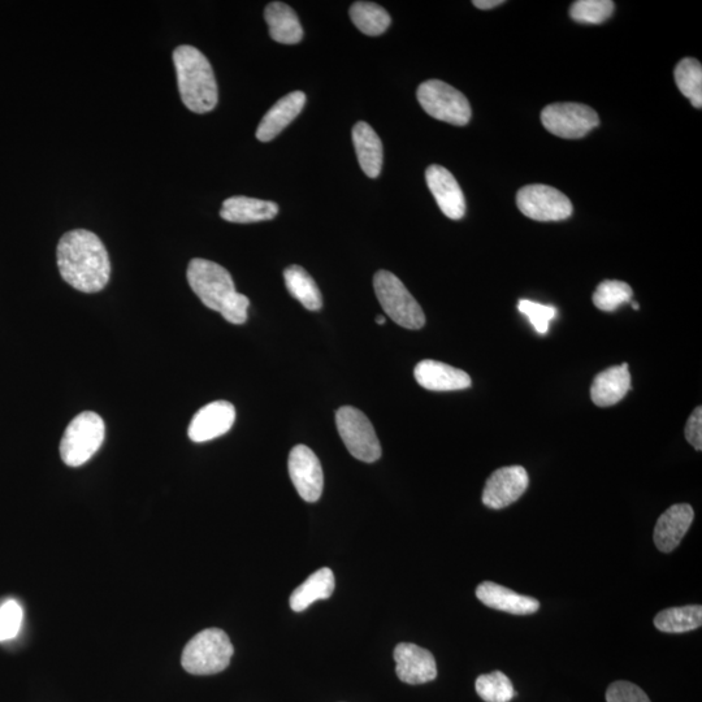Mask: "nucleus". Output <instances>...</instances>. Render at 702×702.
Listing matches in <instances>:
<instances>
[{
    "mask_svg": "<svg viewBox=\"0 0 702 702\" xmlns=\"http://www.w3.org/2000/svg\"><path fill=\"white\" fill-rule=\"evenodd\" d=\"M56 260L60 275L82 293L101 292L111 276L110 257L101 238L85 229H76L60 238Z\"/></svg>",
    "mask_w": 702,
    "mask_h": 702,
    "instance_id": "nucleus-1",
    "label": "nucleus"
},
{
    "mask_svg": "<svg viewBox=\"0 0 702 702\" xmlns=\"http://www.w3.org/2000/svg\"><path fill=\"white\" fill-rule=\"evenodd\" d=\"M188 283L203 305L219 312L228 323L244 324L249 298L238 293L231 273L211 260L195 258L189 263Z\"/></svg>",
    "mask_w": 702,
    "mask_h": 702,
    "instance_id": "nucleus-2",
    "label": "nucleus"
},
{
    "mask_svg": "<svg viewBox=\"0 0 702 702\" xmlns=\"http://www.w3.org/2000/svg\"><path fill=\"white\" fill-rule=\"evenodd\" d=\"M181 101L195 114H207L218 106V84L210 62L193 46H179L173 51Z\"/></svg>",
    "mask_w": 702,
    "mask_h": 702,
    "instance_id": "nucleus-3",
    "label": "nucleus"
},
{
    "mask_svg": "<svg viewBox=\"0 0 702 702\" xmlns=\"http://www.w3.org/2000/svg\"><path fill=\"white\" fill-rule=\"evenodd\" d=\"M233 654L229 636L220 628H207L186 644L181 665L193 675L218 674L227 669Z\"/></svg>",
    "mask_w": 702,
    "mask_h": 702,
    "instance_id": "nucleus-4",
    "label": "nucleus"
},
{
    "mask_svg": "<svg viewBox=\"0 0 702 702\" xmlns=\"http://www.w3.org/2000/svg\"><path fill=\"white\" fill-rule=\"evenodd\" d=\"M106 436L103 419L93 411L77 415L65 429L60 455L69 467L85 465L101 449Z\"/></svg>",
    "mask_w": 702,
    "mask_h": 702,
    "instance_id": "nucleus-5",
    "label": "nucleus"
},
{
    "mask_svg": "<svg viewBox=\"0 0 702 702\" xmlns=\"http://www.w3.org/2000/svg\"><path fill=\"white\" fill-rule=\"evenodd\" d=\"M374 288L381 307L394 323L406 329L424 327L426 315L422 307L396 275L388 271L377 272Z\"/></svg>",
    "mask_w": 702,
    "mask_h": 702,
    "instance_id": "nucleus-6",
    "label": "nucleus"
},
{
    "mask_svg": "<svg viewBox=\"0 0 702 702\" xmlns=\"http://www.w3.org/2000/svg\"><path fill=\"white\" fill-rule=\"evenodd\" d=\"M420 106L433 119L463 127L471 119L468 99L453 86L440 80H428L416 93Z\"/></svg>",
    "mask_w": 702,
    "mask_h": 702,
    "instance_id": "nucleus-7",
    "label": "nucleus"
},
{
    "mask_svg": "<svg viewBox=\"0 0 702 702\" xmlns=\"http://www.w3.org/2000/svg\"><path fill=\"white\" fill-rule=\"evenodd\" d=\"M338 433L349 453L359 461L374 463L381 457V445L370 419L355 407L344 406L336 413Z\"/></svg>",
    "mask_w": 702,
    "mask_h": 702,
    "instance_id": "nucleus-8",
    "label": "nucleus"
},
{
    "mask_svg": "<svg viewBox=\"0 0 702 702\" xmlns=\"http://www.w3.org/2000/svg\"><path fill=\"white\" fill-rule=\"evenodd\" d=\"M541 123L554 136L578 140L598 127L600 117L593 108L580 103H554L541 112Z\"/></svg>",
    "mask_w": 702,
    "mask_h": 702,
    "instance_id": "nucleus-9",
    "label": "nucleus"
},
{
    "mask_svg": "<svg viewBox=\"0 0 702 702\" xmlns=\"http://www.w3.org/2000/svg\"><path fill=\"white\" fill-rule=\"evenodd\" d=\"M517 206L524 216L536 221H561L572 215V203L565 194L548 185H528L517 194Z\"/></svg>",
    "mask_w": 702,
    "mask_h": 702,
    "instance_id": "nucleus-10",
    "label": "nucleus"
},
{
    "mask_svg": "<svg viewBox=\"0 0 702 702\" xmlns=\"http://www.w3.org/2000/svg\"><path fill=\"white\" fill-rule=\"evenodd\" d=\"M290 479L299 496L306 502H316L322 497L324 487L323 468L319 458L309 446H294L289 454Z\"/></svg>",
    "mask_w": 702,
    "mask_h": 702,
    "instance_id": "nucleus-11",
    "label": "nucleus"
},
{
    "mask_svg": "<svg viewBox=\"0 0 702 702\" xmlns=\"http://www.w3.org/2000/svg\"><path fill=\"white\" fill-rule=\"evenodd\" d=\"M530 485L526 468L507 466L498 468L489 476L483 491V504L489 509L501 510L517 502Z\"/></svg>",
    "mask_w": 702,
    "mask_h": 702,
    "instance_id": "nucleus-12",
    "label": "nucleus"
},
{
    "mask_svg": "<svg viewBox=\"0 0 702 702\" xmlns=\"http://www.w3.org/2000/svg\"><path fill=\"white\" fill-rule=\"evenodd\" d=\"M396 673L401 682L418 686L437 678L435 657L429 650L411 643L398 644L394 649Z\"/></svg>",
    "mask_w": 702,
    "mask_h": 702,
    "instance_id": "nucleus-13",
    "label": "nucleus"
},
{
    "mask_svg": "<svg viewBox=\"0 0 702 702\" xmlns=\"http://www.w3.org/2000/svg\"><path fill=\"white\" fill-rule=\"evenodd\" d=\"M236 420V409L231 402L215 401L202 407L193 416L188 429L189 439L194 442H207L225 435Z\"/></svg>",
    "mask_w": 702,
    "mask_h": 702,
    "instance_id": "nucleus-14",
    "label": "nucleus"
},
{
    "mask_svg": "<svg viewBox=\"0 0 702 702\" xmlns=\"http://www.w3.org/2000/svg\"><path fill=\"white\" fill-rule=\"evenodd\" d=\"M426 180L442 214L452 220L462 219L466 214V199L452 173L444 167L433 164L427 168Z\"/></svg>",
    "mask_w": 702,
    "mask_h": 702,
    "instance_id": "nucleus-15",
    "label": "nucleus"
},
{
    "mask_svg": "<svg viewBox=\"0 0 702 702\" xmlns=\"http://www.w3.org/2000/svg\"><path fill=\"white\" fill-rule=\"evenodd\" d=\"M695 518V511L688 504H678L669 507L658 518L654 527L653 539L658 550L662 553H671L682 543L689 527Z\"/></svg>",
    "mask_w": 702,
    "mask_h": 702,
    "instance_id": "nucleus-16",
    "label": "nucleus"
},
{
    "mask_svg": "<svg viewBox=\"0 0 702 702\" xmlns=\"http://www.w3.org/2000/svg\"><path fill=\"white\" fill-rule=\"evenodd\" d=\"M414 376L420 387L433 392H453L471 387V377L465 371L432 359L416 364Z\"/></svg>",
    "mask_w": 702,
    "mask_h": 702,
    "instance_id": "nucleus-17",
    "label": "nucleus"
},
{
    "mask_svg": "<svg viewBox=\"0 0 702 702\" xmlns=\"http://www.w3.org/2000/svg\"><path fill=\"white\" fill-rule=\"evenodd\" d=\"M476 597L485 606L494 610L514 615H531L540 609L536 598L520 595V593L493 582H484L476 588Z\"/></svg>",
    "mask_w": 702,
    "mask_h": 702,
    "instance_id": "nucleus-18",
    "label": "nucleus"
},
{
    "mask_svg": "<svg viewBox=\"0 0 702 702\" xmlns=\"http://www.w3.org/2000/svg\"><path fill=\"white\" fill-rule=\"evenodd\" d=\"M306 104V95L302 91H293L279 99L264 115L258 125L257 138L260 142H270L293 123L301 114Z\"/></svg>",
    "mask_w": 702,
    "mask_h": 702,
    "instance_id": "nucleus-19",
    "label": "nucleus"
},
{
    "mask_svg": "<svg viewBox=\"0 0 702 702\" xmlns=\"http://www.w3.org/2000/svg\"><path fill=\"white\" fill-rule=\"evenodd\" d=\"M631 390V375L628 363L610 367L600 372L593 380L591 398L595 405L609 407L621 402Z\"/></svg>",
    "mask_w": 702,
    "mask_h": 702,
    "instance_id": "nucleus-20",
    "label": "nucleus"
},
{
    "mask_svg": "<svg viewBox=\"0 0 702 702\" xmlns=\"http://www.w3.org/2000/svg\"><path fill=\"white\" fill-rule=\"evenodd\" d=\"M279 206L275 202L237 195L225 199L220 216L229 223L250 224L275 219Z\"/></svg>",
    "mask_w": 702,
    "mask_h": 702,
    "instance_id": "nucleus-21",
    "label": "nucleus"
},
{
    "mask_svg": "<svg viewBox=\"0 0 702 702\" xmlns=\"http://www.w3.org/2000/svg\"><path fill=\"white\" fill-rule=\"evenodd\" d=\"M353 142L359 166L371 179H376L383 168V142L370 125L359 121L353 128Z\"/></svg>",
    "mask_w": 702,
    "mask_h": 702,
    "instance_id": "nucleus-22",
    "label": "nucleus"
},
{
    "mask_svg": "<svg viewBox=\"0 0 702 702\" xmlns=\"http://www.w3.org/2000/svg\"><path fill=\"white\" fill-rule=\"evenodd\" d=\"M264 19L273 41L283 45H297L302 41L303 29L297 13L283 2H272L264 10Z\"/></svg>",
    "mask_w": 702,
    "mask_h": 702,
    "instance_id": "nucleus-23",
    "label": "nucleus"
},
{
    "mask_svg": "<svg viewBox=\"0 0 702 702\" xmlns=\"http://www.w3.org/2000/svg\"><path fill=\"white\" fill-rule=\"evenodd\" d=\"M336 588L335 575L328 567H323L315 571L314 574L306 579V582L299 587L290 596V608L296 613L309 608L315 601L328 600L333 595Z\"/></svg>",
    "mask_w": 702,
    "mask_h": 702,
    "instance_id": "nucleus-24",
    "label": "nucleus"
},
{
    "mask_svg": "<svg viewBox=\"0 0 702 702\" xmlns=\"http://www.w3.org/2000/svg\"><path fill=\"white\" fill-rule=\"evenodd\" d=\"M286 289L305 309L318 311L323 307L322 293L309 272L301 266H290L284 271Z\"/></svg>",
    "mask_w": 702,
    "mask_h": 702,
    "instance_id": "nucleus-25",
    "label": "nucleus"
},
{
    "mask_svg": "<svg viewBox=\"0 0 702 702\" xmlns=\"http://www.w3.org/2000/svg\"><path fill=\"white\" fill-rule=\"evenodd\" d=\"M702 624L701 605L680 606L660 611L654 618V627L666 634H686Z\"/></svg>",
    "mask_w": 702,
    "mask_h": 702,
    "instance_id": "nucleus-26",
    "label": "nucleus"
},
{
    "mask_svg": "<svg viewBox=\"0 0 702 702\" xmlns=\"http://www.w3.org/2000/svg\"><path fill=\"white\" fill-rule=\"evenodd\" d=\"M350 19L366 36L377 37L387 32L392 23L389 13L379 4L357 2L350 7Z\"/></svg>",
    "mask_w": 702,
    "mask_h": 702,
    "instance_id": "nucleus-27",
    "label": "nucleus"
},
{
    "mask_svg": "<svg viewBox=\"0 0 702 702\" xmlns=\"http://www.w3.org/2000/svg\"><path fill=\"white\" fill-rule=\"evenodd\" d=\"M675 82L684 97L691 101L692 106L702 107V65L693 58L683 59L676 65Z\"/></svg>",
    "mask_w": 702,
    "mask_h": 702,
    "instance_id": "nucleus-28",
    "label": "nucleus"
},
{
    "mask_svg": "<svg viewBox=\"0 0 702 702\" xmlns=\"http://www.w3.org/2000/svg\"><path fill=\"white\" fill-rule=\"evenodd\" d=\"M476 693L485 702H510L517 696L513 683L501 671L480 675L475 683Z\"/></svg>",
    "mask_w": 702,
    "mask_h": 702,
    "instance_id": "nucleus-29",
    "label": "nucleus"
},
{
    "mask_svg": "<svg viewBox=\"0 0 702 702\" xmlns=\"http://www.w3.org/2000/svg\"><path fill=\"white\" fill-rule=\"evenodd\" d=\"M634 297L632 288L627 283L617 280H606L597 286L595 294H593V303L598 310L605 312H613L619 306L628 303Z\"/></svg>",
    "mask_w": 702,
    "mask_h": 702,
    "instance_id": "nucleus-30",
    "label": "nucleus"
},
{
    "mask_svg": "<svg viewBox=\"0 0 702 702\" xmlns=\"http://www.w3.org/2000/svg\"><path fill=\"white\" fill-rule=\"evenodd\" d=\"M614 8L611 0H579L572 4L570 16L576 23L598 25L613 15Z\"/></svg>",
    "mask_w": 702,
    "mask_h": 702,
    "instance_id": "nucleus-31",
    "label": "nucleus"
},
{
    "mask_svg": "<svg viewBox=\"0 0 702 702\" xmlns=\"http://www.w3.org/2000/svg\"><path fill=\"white\" fill-rule=\"evenodd\" d=\"M518 310L522 312L524 316H527L533 328H535L536 332L540 333V335H546V333H548L549 324L557 315L556 307L541 305V303L528 301V299H520Z\"/></svg>",
    "mask_w": 702,
    "mask_h": 702,
    "instance_id": "nucleus-32",
    "label": "nucleus"
},
{
    "mask_svg": "<svg viewBox=\"0 0 702 702\" xmlns=\"http://www.w3.org/2000/svg\"><path fill=\"white\" fill-rule=\"evenodd\" d=\"M24 611L19 602L8 600L0 606V641L15 639L23 624Z\"/></svg>",
    "mask_w": 702,
    "mask_h": 702,
    "instance_id": "nucleus-33",
    "label": "nucleus"
},
{
    "mask_svg": "<svg viewBox=\"0 0 702 702\" xmlns=\"http://www.w3.org/2000/svg\"><path fill=\"white\" fill-rule=\"evenodd\" d=\"M606 702H652L647 693L636 684L630 682H615L606 691Z\"/></svg>",
    "mask_w": 702,
    "mask_h": 702,
    "instance_id": "nucleus-34",
    "label": "nucleus"
},
{
    "mask_svg": "<svg viewBox=\"0 0 702 702\" xmlns=\"http://www.w3.org/2000/svg\"><path fill=\"white\" fill-rule=\"evenodd\" d=\"M686 439L697 450H702V407L693 410L686 424Z\"/></svg>",
    "mask_w": 702,
    "mask_h": 702,
    "instance_id": "nucleus-35",
    "label": "nucleus"
},
{
    "mask_svg": "<svg viewBox=\"0 0 702 702\" xmlns=\"http://www.w3.org/2000/svg\"><path fill=\"white\" fill-rule=\"evenodd\" d=\"M504 3V0H475V2H472L479 10H492V8L501 6Z\"/></svg>",
    "mask_w": 702,
    "mask_h": 702,
    "instance_id": "nucleus-36",
    "label": "nucleus"
},
{
    "mask_svg": "<svg viewBox=\"0 0 702 702\" xmlns=\"http://www.w3.org/2000/svg\"><path fill=\"white\" fill-rule=\"evenodd\" d=\"M375 322L379 325H383V324L387 323V320H385L383 315H379V316H377Z\"/></svg>",
    "mask_w": 702,
    "mask_h": 702,
    "instance_id": "nucleus-37",
    "label": "nucleus"
},
{
    "mask_svg": "<svg viewBox=\"0 0 702 702\" xmlns=\"http://www.w3.org/2000/svg\"><path fill=\"white\" fill-rule=\"evenodd\" d=\"M632 307H634L635 310H639V305H637V303H632Z\"/></svg>",
    "mask_w": 702,
    "mask_h": 702,
    "instance_id": "nucleus-38",
    "label": "nucleus"
}]
</instances>
